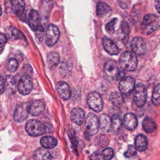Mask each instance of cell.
Masks as SVG:
<instances>
[{
    "instance_id": "83f0119b",
    "label": "cell",
    "mask_w": 160,
    "mask_h": 160,
    "mask_svg": "<svg viewBox=\"0 0 160 160\" xmlns=\"http://www.w3.org/2000/svg\"><path fill=\"white\" fill-rule=\"evenodd\" d=\"M109 101L114 106H119L122 104L124 99L120 92H112L109 96Z\"/></svg>"
},
{
    "instance_id": "8d00e7d4",
    "label": "cell",
    "mask_w": 160,
    "mask_h": 160,
    "mask_svg": "<svg viewBox=\"0 0 160 160\" xmlns=\"http://www.w3.org/2000/svg\"><path fill=\"white\" fill-rule=\"evenodd\" d=\"M90 160H105L102 153L96 151L93 152L89 157Z\"/></svg>"
},
{
    "instance_id": "6da1fadb",
    "label": "cell",
    "mask_w": 160,
    "mask_h": 160,
    "mask_svg": "<svg viewBox=\"0 0 160 160\" xmlns=\"http://www.w3.org/2000/svg\"><path fill=\"white\" fill-rule=\"evenodd\" d=\"M104 74L106 78L110 81L121 80L125 76L124 71L120 70L116 62L111 59L106 61L104 68Z\"/></svg>"
},
{
    "instance_id": "60d3db41",
    "label": "cell",
    "mask_w": 160,
    "mask_h": 160,
    "mask_svg": "<svg viewBox=\"0 0 160 160\" xmlns=\"http://www.w3.org/2000/svg\"><path fill=\"white\" fill-rule=\"evenodd\" d=\"M5 91V79L0 76V94H2Z\"/></svg>"
},
{
    "instance_id": "603a6c76",
    "label": "cell",
    "mask_w": 160,
    "mask_h": 160,
    "mask_svg": "<svg viewBox=\"0 0 160 160\" xmlns=\"http://www.w3.org/2000/svg\"><path fill=\"white\" fill-rule=\"evenodd\" d=\"M34 160H51V154L46 148H39L34 154Z\"/></svg>"
},
{
    "instance_id": "f1b7e54d",
    "label": "cell",
    "mask_w": 160,
    "mask_h": 160,
    "mask_svg": "<svg viewBox=\"0 0 160 160\" xmlns=\"http://www.w3.org/2000/svg\"><path fill=\"white\" fill-rule=\"evenodd\" d=\"M122 125V122L121 118L118 114H114L111 118V126L112 130L114 131H119Z\"/></svg>"
},
{
    "instance_id": "52a82bcc",
    "label": "cell",
    "mask_w": 160,
    "mask_h": 160,
    "mask_svg": "<svg viewBox=\"0 0 160 160\" xmlns=\"http://www.w3.org/2000/svg\"><path fill=\"white\" fill-rule=\"evenodd\" d=\"M88 104L89 108L95 112H100L103 106L102 98L99 93L92 91L89 93L87 98Z\"/></svg>"
},
{
    "instance_id": "5b68a950",
    "label": "cell",
    "mask_w": 160,
    "mask_h": 160,
    "mask_svg": "<svg viewBox=\"0 0 160 160\" xmlns=\"http://www.w3.org/2000/svg\"><path fill=\"white\" fill-rule=\"evenodd\" d=\"M134 101L138 107L142 106L146 100V87L142 83H138L134 88Z\"/></svg>"
},
{
    "instance_id": "3957f363",
    "label": "cell",
    "mask_w": 160,
    "mask_h": 160,
    "mask_svg": "<svg viewBox=\"0 0 160 160\" xmlns=\"http://www.w3.org/2000/svg\"><path fill=\"white\" fill-rule=\"evenodd\" d=\"M26 132L31 136H39L46 131V126L40 121L36 119H29L25 126Z\"/></svg>"
},
{
    "instance_id": "9c48e42d",
    "label": "cell",
    "mask_w": 160,
    "mask_h": 160,
    "mask_svg": "<svg viewBox=\"0 0 160 160\" xmlns=\"http://www.w3.org/2000/svg\"><path fill=\"white\" fill-rule=\"evenodd\" d=\"M18 89L22 95L29 94L32 89V81L29 75L22 76L19 81Z\"/></svg>"
},
{
    "instance_id": "7a4b0ae2",
    "label": "cell",
    "mask_w": 160,
    "mask_h": 160,
    "mask_svg": "<svg viewBox=\"0 0 160 160\" xmlns=\"http://www.w3.org/2000/svg\"><path fill=\"white\" fill-rule=\"evenodd\" d=\"M120 67L126 71H132L136 69L138 65V59L136 54L129 51L123 52L119 58Z\"/></svg>"
},
{
    "instance_id": "ab89813d",
    "label": "cell",
    "mask_w": 160,
    "mask_h": 160,
    "mask_svg": "<svg viewBox=\"0 0 160 160\" xmlns=\"http://www.w3.org/2000/svg\"><path fill=\"white\" fill-rule=\"evenodd\" d=\"M7 41L8 38L6 36L2 33H0V52H1L3 49L4 46L6 43Z\"/></svg>"
},
{
    "instance_id": "d590c367",
    "label": "cell",
    "mask_w": 160,
    "mask_h": 160,
    "mask_svg": "<svg viewBox=\"0 0 160 160\" xmlns=\"http://www.w3.org/2000/svg\"><path fill=\"white\" fill-rule=\"evenodd\" d=\"M102 154L105 160H111L114 156L113 150L111 148H107L104 149L102 151Z\"/></svg>"
},
{
    "instance_id": "9a60e30c",
    "label": "cell",
    "mask_w": 160,
    "mask_h": 160,
    "mask_svg": "<svg viewBox=\"0 0 160 160\" xmlns=\"http://www.w3.org/2000/svg\"><path fill=\"white\" fill-rule=\"evenodd\" d=\"M123 124L128 130L133 131L138 125V120L136 116L130 112L126 114L124 116Z\"/></svg>"
},
{
    "instance_id": "7402d4cb",
    "label": "cell",
    "mask_w": 160,
    "mask_h": 160,
    "mask_svg": "<svg viewBox=\"0 0 160 160\" xmlns=\"http://www.w3.org/2000/svg\"><path fill=\"white\" fill-rule=\"evenodd\" d=\"M47 62L48 67L50 69L54 68L60 62L59 55L54 51L49 52L47 56Z\"/></svg>"
},
{
    "instance_id": "f546056e",
    "label": "cell",
    "mask_w": 160,
    "mask_h": 160,
    "mask_svg": "<svg viewBox=\"0 0 160 160\" xmlns=\"http://www.w3.org/2000/svg\"><path fill=\"white\" fill-rule=\"evenodd\" d=\"M152 101L154 105H160V83L158 84L154 88Z\"/></svg>"
},
{
    "instance_id": "484cf974",
    "label": "cell",
    "mask_w": 160,
    "mask_h": 160,
    "mask_svg": "<svg viewBox=\"0 0 160 160\" xmlns=\"http://www.w3.org/2000/svg\"><path fill=\"white\" fill-rule=\"evenodd\" d=\"M16 89V81L11 75H8L5 79V90L9 93H14Z\"/></svg>"
},
{
    "instance_id": "e0dca14e",
    "label": "cell",
    "mask_w": 160,
    "mask_h": 160,
    "mask_svg": "<svg viewBox=\"0 0 160 160\" xmlns=\"http://www.w3.org/2000/svg\"><path fill=\"white\" fill-rule=\"evenodd\" d=\"M71 121L78 125H81L84 119V112L80 108H74L70 114Z\"/></svg>"
},
{
    "instance_id": "836d02e7",
    "label": "cell",
    "mask_w": 160,
    "mask_h": 160,
    "mask_svg": "<svg viewBox=\"0 0 160 160\" xmlns=\"http://www.w3.org/2000/svg\"><path fill=\"white\" fill-rule=\"evenodd\" d=\"M109 143L108 137L104 134L99 135L97 138V144L101 147H106Z\"/></svg>"
},
{
    "instance_id": "4fadbf2b",
    "label": "cell",
    "mask_w": 160,
    "mask_h": 160,
    "mask_svg": "<svg viewBox=\"0 0 160 160\" xmlns=\"http://www.w3.org/2000/svg\"><path fill=\"white\" fill-rule=\"evenodd\" d=\"M56 90L61 98L64 100L68 99L71 94V91L69 84L64 81H59L56 85Z\"/></svg>"
},
{
    "instance_id": "4316f807",
    "label": "cell",
    "mask_w": 160,
    "mask_h": 160,
    "mask_svg": "<svg viewBox=\"0 0 160 160\" xmlns=\"http://www.w3.org/2000/svg\"><path fill=\"white\" fill-rule=\"evenodd\" d=\"M6 37L9 40H15L22 38V36L21 32L14 27H9L6 31Z\"/></svg>"
},
{
    "instance_id": "d6a6232c",
    "label": "cell",
    "mask_w": 160,
    "mask_h": 160,
    "mask_svg": "<svg viewBox=\"0 0 160 160\" xmlns=\"http://www.w3.org/2000/svg\"><path fill=\"white\" fill-rule=\"evenodd\" d=\"M7 68L10 72H15L18 68V62L14 58H11L7 63Z\"/></svg>"
},
{
    "instance_id": "44dd1931",
    "label": "cell",
    "mask_w": 160,
    "mask_h": 160,
    "mask_svg": "<svg viewBox=\"0 0 160 160\" xmlns=\"http://www.w3.org/2000/svg\"><path fill=\"white\" fill-rule=\"evenodd\" d=\"M111 11L109 5L102 1H99L96 5V14L99 17L107 16Z\"/></svg>"
},
{
    "instance_id": "1f68e13d",
    "label": "cell",
    "mask_w": 160,
    "mask_h": 160,
    "mask_svg": "<svg viewBox=\"0 0 160 160\" xmlns=\"http://www.w3.org/2000/svg\"><path fill=\"white\" fill-rule=\"evenodd\" d=\"M137 154V149L136 147L132 145H129L128 147V149L125 151L124 156L128 159H131L134 158Z\"/></svg>"
},
{
    "instance_id": "e575fe53",
    "label": "cell",
    "mask_w": 160,
    "mask_h": 160,
    "mask_svg": "<svg viewBox=\"0 0 160 160\" xmlns=\"http://www.w3.org/2000/svg\"><path fill=\"white\" fill-rule=\"evenodd\" d=\"M117 22V19L114 18L113 19L112 21H111L110 22H109L108 23L106 24V31L109 33V34H113L115 31L114 29V27L116 26V24Z\"/></svg>"
},
{
    "instance_id": "ee69618b",
    "label": "cell",
    "mask_w": 160,
    "mask_h": 160,
    "mask_svg": "<svg viewBox=\"0 0 160 160\" xmlns=\"http://www.w3.org/2000/svg\"><path fill=\"white\" fill-rule=\"evenodd\" d=\"M160 1V0H156V1Z\"/></svg>"
},
{
    "instance_id": "7bdbcfd3",
    "label": "cell",
    "mask_w": 160,
    "mask_h": 160,
    "mask_svg": "<svg viewBox=\"0 0 160 160\" xmlns=\"http://www.w3.org/2000/svg\"><path fill=\"white\" fill-rule=\"evenodd\" d=\"M2 9H1V6H0V16H1V14H2Z\"/></svg>"
},
{
    "instance_id": "277c9868",
    "label": "cell",
    "mask_w": 160,
    "mask_h": 160,
    "mask_svg": "<svg viewBox=\"0 0 160 160\" xmlns=\"http://www.w3.org/2000/svg\"><path fill=\"white\" fill-rule=\"evenodd\" d=\"M99 119L93 113H89L86 119L85 137L89 138L96 134L99 130Z\"/></svg>"
},
{
    "instance_id": "cb8c5ba5",
    "label": "cell",
    "mask_w": 160,
    "mask_h": 160,
    "mask_svg": "<svg viewBox=\"0 0 160 160\" xmlns=\"http://www.w3.org/2000/svg\"><path fill=\"white\" fill-rule=\"evenodd\" d=\"M41 146L46 149H52L56 146L58 141L56 138L51 136H44L40 139Z\"/></svg>"
},
{
    "instance_id": "ba28073f",
    "label": "cell",
    "mask_w": 160,
    "mask_h": 160,
    "mask_svg": "<svg viewBox=\"0 0 160 160\" xmlns=\"http://www.w3.org/2000/svg\"><path fill=\"white\" fill-rule=\"evenodd\" d=\"M135 88V80L131 77H124L119 83L120 92L124 95L131 94Z\"/></svg>"
},
{
    "instance_id": "f35d334b",
    "label": "cell",
    "mask_w": 160,
    "mask_h": 160,
    "mask_svg": "<svg viewBox=\"0 0 160 160\" xmlns=\"http://www.w3.org/2000/svg\"><path fill=\"white\" fill-rule=\"evenodd\" d=\"M34 32H35L36 38L39 41H41V39H42V38H43V34H44V28H43V27L41 25L38 28V29L36 31H35Z\"/></svg>"
},
{
    "instance_id": "ac0fdd59",
    "label": "cell",
    "mask_w": 160,
    "mask_h": 160,
    "mask_svg": "<svg viewBox=\"0 0 160 160\" xmlns=\"http://www.w3.org/2000/svg\"><path fill=\"white\" fill-rule=\"evenodd\" d=\"M98 119L99 128L103 132H108L112 130L111 119L108 115L106 114H101Z\"/></svg>"
},
{
    "instance_id": "8fae6325",
    "label": "cell",
    "mask_w": 160,
    "mask_h": 160,
    "mask_svg": "<svg viewBox=\"0 0 160 160\" xmlns=\"http://www.w3.org/2000/svg\"><path fill=\"white\" fill-rule=\"evenodd\" d=\"M29 112L28 111L27 104H20L16 106L13 112V119L17 122H21L24 121Z\"/></svg>"
},
{
    "instance_id": "4dcf8cb0",
    "label": "cell",
    "mask_w": 160,
    "mask_h": 160,
    "mask_svg": "<svg viewBox=\"0 0 160 160\" xmlns=\"http://www.w3.org/2000/svg\"><path fill=\"white\" fill-rule=\"evenodd\" d=\"M156 20H158V18L156 15L153 14H148L145 15V16L144 17L142 23L144 25L148 26V25L155 23Z\"/></svg>"
},
{
    "instance_id": "b9f144b4",
    "label": "cell",
    "mask_w": 160,
    "mask_h": 160,
    "mask_svg": "<svg viewBox=\"0 0 160 160\" xmlns=\"http://www.w3.org/2000/svg\"><path fill=\"white\" fill-rule=\"evenodd\" d=\"M155 8L158 11V12L160 15V1H158L155 3Z\"/></svg>"
},
{
    "instance_id": "8992f818",
    "label": "cell",
    "mask_w": 160,
    "mask_h": 160,
    "mask_svg": "<svg viewBox=\"0 0 160 160\" xmlns=\"http://www.w3.org/2000/svg\"><path fill=\"white\" fill-rule=\"evenodd\" d=\"M59 38V30L54 24H49L46 29L45 42L49 47L54 46L58 41Z\"/></svg>"
},
{
    "instance_id": "d4e9b609",
    "label": "cell",
    "mask_w": 160,
    "mask_h": 160,
    "mask_svg": "<svg viewBox=\"0 0 160 160\" xmlns=\"http://www.w3.org/2000/svg\"><path fill=\"white\" fill-rule=\"evenodd\" d=\"M142 125L144 130L148 133L153 132L156 129L155 121L150 117L145 118L142 121Z\"/></svg>"
},
{
    "instance_id": "74e56055",
    "label": "cell",
    "mask_w": 160,
    "mask_h": 160,
    "mask_svg": "<svg viewBox=\"0 0 160 160\" xmlns=\"http://www.w3.org/2000/svg\"><path fill=\"white\" fill-rule=\"evenodd\" d=\"M121 30L124 35L128 36L129 34L130 29H129V27L126 22H125V21L122 22V23L121 24Z\"/></svg>"
},
{
    "instance_id": "7c38bea8",
    "label": "cell",
    "mask_w": 160,
    "mask_h": 160,
    "mask_svg": "<svg viewBox=\"0 0 160 160\" xmlns=\"http://www.w3.org/2000/svg\"><path fill=\"white\" fill-rule=\"evenodd\" d=\"M45 109V104L41 100L32 101L28 104V112L32 116H39L42 113Z\"/></svg>"
},
{
    "instance_id": "5bb4252c",
    "label": "cell",
    "mask_w": 160,
    "mask_h": 160,
    "mask_svg": "<svg viewBox=\"0 0 160 160\" xmlns=\"http://www.w3.org/2000/svg\"><path fill=\"white\" fill-rule=\"evenodd\" d=\"M102 45L106 51L111 55H117L119 52V48L111 39L104 37L102 39Z\"/></svg>"
},
{
    "instance_id": "d6986e66",
    "label": "cell",
    "mask_w": 160,
    "mask_h": 160,
    "mask_svg": "<svg viewBox=\"0 0 160 160\" xmlns=\"http://www.w3.org/2000/svg\"><path fill=\"white\" fill-rule=\"evenodd\" d=\"M134 145L137 150L142 152L144 151L148 147V139L143 134H138L135 138Z\"/></svg>"
},
{
    "instance_id": "30bf717a",
    "label": "cell",
    "mask_w": 160,
    "mask_h": 160,
    "mask_svg": "<svg viewBox=\"0 0 160 160\" xmlns=\"http://www.w3.org/2000/svg\"><path fill=\"white\" fill-rule=\"evenodd\" d=\"M131 48L137 55H143L146 52L147 48L144 39L141 37H134L131 41Z\"/></svg>"
},
{
    "instance_id": "2e32d148",
    "label": "cell",
    "mask_w": 160,
    "mask_h": 160,
    "mask_svg": "<svg viewBox=\"0 0 160 160\" xmlns=\"http://www.w3.org/2000/svg\"><path fill=\"white\" fill-rule=\"evenodd\" d=\"M28 24L31 29L35 31L41 26V19L38 12L35 10H31L28 18Z\"/></svg>"
},
{
    "instance_id": "ffe728a7",
    "label": "cell",
    "mask_w": 160,
    "mask_h": 160,
    "mask_svg": "<svg viewBox=\"0 0 160 160\" xmlns=\"http://www.w3.org/2000/svg\"><path fill=\"white\" fill-rule=\"evenodd\" d=\"M11 8L14 13L18 17L21 16L24 10L25 3L24 0H11Z\"/></svg>"
}]
</instances>
